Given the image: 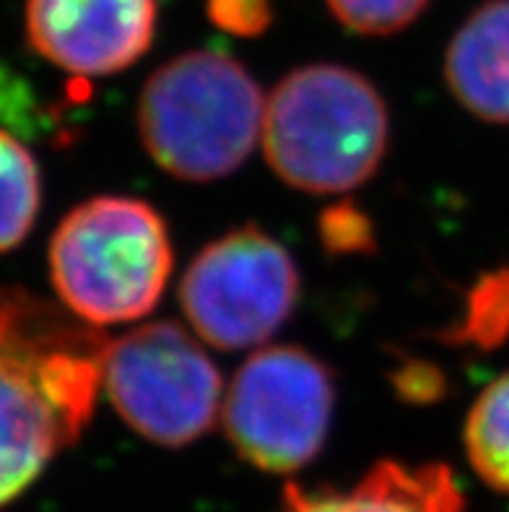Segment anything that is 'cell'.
<instances>
[{"label":"cell","instance_id":"6da1fadb","mask_svg":"<svg viewBox=\"0 0 509 512\" xmlns=\"http://www.w3.org/2000/svg\"><path fill=\"white\" fill-rule=\"evenodd\" d=\"M107 344L73 312L21 289L0 292V512L81 437Z\"/></svg>","mask_w":509,"mask_h":512},{"label":"cell","instance_id":"7a4b0ae2","mask_svg":"<svg viewBox=\"0 0 509 512\" xmlns=\"http://www.w3.org/2000/svg\"><path fill=\"white\" fill-rule=\"evenodd\" d=\"M387 138L385 99L346 65H302L265 97V159L286 185L304 193L333 195L364 185L385 159Z\"/></svg>","mask_w":509,"mask_h":512},{"label":"cell","instance_id":"3957f363","mask_svg":"<svg viewBox=\"0 0 509 512\" xmlns=\"http://www.w3.org/2000/svg\"><path fill=\"white\" fill-rule=\"evenodd\" d=\"M265 94L242 63L195 50L159 65L138 97V133L167 175L185 182L229 177L263 133Z\"/></svg>","mask_w":509,"mask_h":512},{"label":"cell","instance_id":"277c9868","mask_svg":"<svg viewBox=\"0 0 509 512\" xmlns=\"http://www.w3.org/2000/svg\"><path fill=\"white\" fill-rule=\"evenodd\" d=\"M172 266V240L159 211L125 195L84 201L50 240L52 286L65 310L94 328L149 315Z\"/></svg>","mask_w":509,"mask_h":512},{"label":"cell","instance_id":"5b68a950","mask_svg":"<svg viewBox=\"0 0 509 512\" xmlns=\"http://www.w3.org/2000/svg\"><path fill=\"white\" fill-rule=\"evenodd\" d=\"M102 388L133 432L180 448L221 416L224 383L200 341L177 323H149L107 344Z\"/></svg>","mask_w":509,"mask_h":512},{"label":"cell","instance_id":"8992f818","mask_svg":"<svg viewBox=\"0 0 509 512\" xmlns=\"http://www.w3.org/2000/svg\"><path fill=\"white\" fill-rule=\"evenodd\" d=\"M336 406L333 375L297 346L255 351L234 375L221 403L229 442L268 474H291L325 445Z\"/></svg>","mask_w":509,"mask_h":512},{"label":"cell","instance_id":"52a82bcc","mask_svg":"<svg viewBox=\"0 0 509 512\" xmlns=\"http://www.w3.org/2000/svg\"><path fill=\"white\" fill-rule=\"evenodd\" d=\"M297 299V263L255 227L203 247L180 281V305L193 333L224 351L263 346L291 318Z\"/></svg>","mask_w":509,"mask_h":512},{"label":"cell","instance_id":"ba28073f","mask_svg":"<svg viewBox=\"0 0 509 512\" xmlns=\"http://www.w3.org/2000/svg\"><path fill=\"white\" fill-rule=\"evenodd\" d=\"M159 0H26V39L39 58L78 78L120 73L149 52Z\"/></svg>","mask_w":509,"mask_h":512},{"label":"cell","instance_id":"9c48e42d","mask_svg":"<svg viewBox=\"0 0 509 512\" xmlns=\"http://www.w3.org/2000/svg\"><path fill=\"white\" fill-rule=\"evenodd\" d=\"M447 89L484 123H509V0H486L452 34Z\"/></svg>","mask_w":509,"mask_h":512},{"label":"cell","instance_id":"30bf717a","mask_svg":"<svg viewBox=\"0 0 509 512\" xmlns=\"http://www.w3.org/2000/svg\"><path fill=\"white\" fill-rule=\"evenodd\" d=\"M286 512H463V497L442 466L380 463L343 492H289Z\"/></svg>","mask_w":509,"mask_h":512},{"label":"cell","instance_id":"8fae6325","mask_svg":"<svg viewBox=\"0 0 509 512\" xmlns=\"http://www.w3.org/2000/svg\"><path fill=\"white\" fill-rule=\"evenodd\" d=\"M465 453L486 487L509 494V372L473 403L465 419Z\"/></svg>","mask_w":509,"mask_h":512},{"label":"cell","instance_id":"7c38bea8","mask_svg":"<svg viewBox=\"0 0 509 512\" xmlns=\"http://www.w3.org/2000/svg\"><path fill=\"white\" fill-rule=\"evenodd\" d=\"M42 203V180L32 151L0 128V253L19 247L32 232Z\"/></svg>","mask_w":509,"mask_h":512},{"label":"cell","instance_id":"4fadbf2b","mask_svg":"<svg viewBox=\"0 0 509 512\" xmlns=\"http://www.w3.org/2000/svg\"><path fill=\"white\" fill-rule=\"evenodd\" d=\"M346 29L364 37L403 32L419 19L432 0H325Z\"/></svg>","mask_w":509,"mask_h":512},{"label":"cell","instance_id":"5bb4252c","mask_svg":"<svg viewBox=\"0 0 509 512\" xmlns=\"http://www.w3.org/2000/svg\"><path fill=\"white\" fill-rule=\"evenodd\" d=\"M509 331V273L489 276L471 302L468 333L481 344L504 338Z\"/></svg>","mask_w":509,"mask_h":512},{"label":"cell","instance_id":"9a60e30c","mask_svg":"<svg viewBox=\"0 0 509 512\" xmlns=\"http://www.w3.org/2000/svg\"><path fill=\"white\" fill-rule=\"evenodd\" d=\"M208 19L234 37H258L273 21V0H206Z\"/></svg>","mask_w":509,"mask_h":512}]
</instances>
